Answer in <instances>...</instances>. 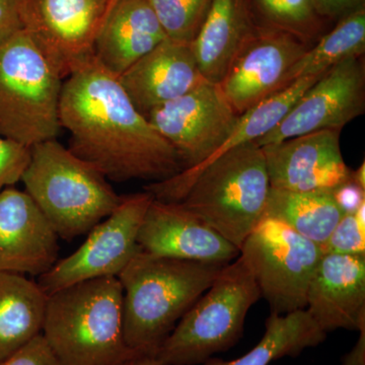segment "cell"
<instances>
[{"label": "cell", "mask_w": 365, "mask_h": 365, "mask_svg": "<svg viewBox=\"0 0 365 365\" xmlns=\"http://www.w3.org/2000/svg\"><path fill=\"white\" fill-rule=\"evenodd\" d=\"M66 79L59 119L74 155L115 182H163L182 172L176 150L95 57Z\"/></svg>", "instance_id": "cell-1"}, {"label": "cell", "mask_w": 365, "mask_h": 365, "mask_svg": "<svg viewBox=\"0 0 365 365\" xmlns=\"http://www.w3.org/2000/svg\"><path fill=\"white\" fill-rule=\"evenodd\" d=\"M225 266L139 250L118 276L123 289V333L129 349L155 357Z\"/></svg>", "instance_id": "cell-2"}, {"label": "cell", "mask_w": 365, "mask_h": 365, "mask_svg": "<svg viewBox=\"0 0 365 365\" xmlns=\"http://www.w3.org/2000/svg\"><path fill=\"white\" fill-rule=\"evenodd\" d=\"M42 335L61 365H116L137 354L125 342L118 277L83 281L50 294Z\"/></svg>", "instance_id": "cell-3"}, {"label": "cell", "mask_w": 365, "mask_h": 365, "mask_svg": "<svg viewBox=\"0 0 365 365\" xmlns=\"http://www.w3.org/2000/svg\"><path fill=\"white\" fill-rule=\"evenodd\" d=\"M21 182L64 241L88 234L122 200L100 170L56 139L31 148Z\"/></svg>", "instance_id": "cell-4"}, {"label": "cell", "mask_w": 365, "mask_h": 365, "mask_svg": "<svg viewBox=\"0 0 365 365\" xmlns=\"http://www.w3.org/2000/svg\"><path fill=\"white\" fill-rule=\"evenodd\" d=\"M260 297L253 273L239 256L182 317L155 359L162 365H203L227 351L241 340L247 314Z\"/></svg>", "instance_id": "cell-5"}, {"label": "cell", "mask_w": 365, "mask_h": 365, "mask_svg": "<svg viewBox=\"0 0 365 365\" xmlns=\"http://www.w3.org/2000/svg\"><path fill=\"white\" fill-rule=\"evenodd\" d=\"M269 190L263 150L250 143L209 163L179 203L241 250L263 220Z\"/></svg>", "instance_id": "cell-6"}, {"label": "cell", "mask_w": 365, "mask_h": 365, "mask_svg": "<svg viewBox=\"0 0 365 365\" xmlns=\"http://www.w3.org/2000/svg\"><path fill=\"white\" fill-rule=\"evenodd\" d=\"M63 81L25 30L0 43V136L29 148L56 139Z\"/></svg>", "instance_id": "cell-7"}, {"label": "cell", "mask_w": 365, "mask_h": 365, "mask_svg": "<svg viewBox=\"0 0 365 365\" xmlns=\"http://www.w3.org/2000/svg\"><path fill=\"white\" fill-rule=\"evenodd\" d=\"M240 252L271 313L306 309L309 282L324 254L319 245L283 222L263 218Z\"/></svg>", "instance_id": "cell-8"}, {"label": "cell", "mask_w": 365, "mask_h": 365, "mask_svg": "<svg viewBox=\"0 0 365 365\" xmlns=\"http://www.w3.org/2000/svg\"><path fill=\"white\" fill-rule=\"evenodd\" d=\"M153 199L148 191L122 196L118 207L88 232L73 254L40 276L38 284L43 292L49 297L83 281L118 277L140 250L137 235Z\"/></svg>", "instance_id": "cell-9"}, {"label": "cell", "mask_w": 365, "mask_h": 365, "mask_svg": "<svg viewBox=\"0 0 365 365\" xmlns=\"http://www.w3.org/2000/svg\"><path fill=\"white\" fill-rule=\"evenodd\" d=\"M116 0H23L24 30L63 79L86 62Z\"/></svg>", "instance_id": "cell-10"}, {"label": "cell", "mask_w": 365, "mask_h": 365, "mask_svg": "<svg viewBox=\"0 0 365 365\" xmlns=\"http://www.w3.org/2000/svg\"><path fill=\"white\" fill-rule=\"evenodd\" d=\"M237 118L220 83L208 81L158 106L146 116L176 150L182 170L195 168L211 157L232 131Z\"/></svg>", "instance_id": "cell-11"}, {"label": "cell", "mask_w": 365, "mask_h": 365, "mask_svg": "<svg viewBox=\"0 0 365 365\" xmlns=\"http://www.w3.org/2000/svg\"><path fill=\"white\" fill-rule=\"evenodd\" d=\"M364 112V61L362 56L351 57L324 72L279 123L255 143L262 148L312 132L341 130Z\"/></svg>", "instance_id": "cell-12"}, {"label": "cell", "mask_w": 365, "mask_h": 365, "mask_svg": "<svg viewBox=\"0 0 365 365\" xmlns=\"http://www.w3.org/2000/svg\"><path fill=\"white\" fill-rule=\"evenodd\" d=\"M307 50L304 41L285 31L255 28L220 83L237 114L287 88L288 71Z\"/></svg>", "instance_id": "cell-13"}, {"label": "cell", "mask_w": 365, "mask_h": 365, "mask_svg": "<svg viewBox=\"0 0 365 365\" xmlns=\"http://www.w3.org/2000/svg\"><path fill=\"white\" fill-rule=\"evenodd\" d=\"M340 132L326 129L262 146L273 189L331 191L351 180L340 148Z\"/></svg>", "instance_id": "cell-14"}, {"label": "cell", "mask_w": 365, "mask_h": 365, "mask_svg": "<svg viewBox=\"0 0 365 365\" xmlns=\"http://www.w3.org/2000/svg\"><path fill=\"white\" fill-rule=\"evenodd\" d=\"M58 239L26 191L0 192V272L40 277L58 261Z\"/></svg>", "instance_id": "cell-15"}, {"label": "cell", "mask_w": 365, "mask_h": 365, "mask_svg": "<svg viewBox=\"0 0 365 365\" xmlns=\"http://www.w3.org/2000/svg\"><path fill=\"white\" fill-rule=\"evenodd\" d=\"M146 253L202 263L227 264L239 258L240 250L189 212L179 202L153 199L137 235Z\"/></svg>", "instance_id": "cell-16"}, {"label": "cell", "mask_w": 365, "mask_h": 365, "mask_svg": "<svg viewBox=\"0 0 365 365\" xmlns=\"http://www.w3.org/2000/svg\"><path fill=\"white\" fill-rule=\"evenodd\" d=\"M307 311L327 334L365 328V256L324 253L309 282Z\"/></svg>", "instance_id": "cell-17"}, {"label": "cell", "mask_w": 365, "mask_h": 365, "mask_svg": "<svg viewBox=\"0 0 365 365\" xmlns=\"http://www.w3.org/2000/svg\"><path fill=\"white\" fill-rule=\"evenodd\" d=\"M137 111L148 116L158 106L181 97L205 79L190 43L163 40L118 76Z\"/></svg>", "instance_id": "cell-18"}, {"label": "cell", "mask_w": 365, "mask_h": 365, "mask_svg": "<svg viewBox=\"0 0 365 365\" xmlns=\"http://www.w3.org/2000/svg\"><path fill=\"white\" fill-rule=\"evenodd\" d=\"M323 74V73H322ZM319 76L297 79L287 88L262 101L258 105L242 113L235 126L217 150L205 162L192 169L182 170L176 176L165 181L151 182L144 190L150 192L155 200L163 202H180L193 184L194 180L209 165L228 151L255 143L269 133L276 126L304 91L318 81Z\"/></svg>", "instance_id": "cell-19"}, {"label": "cell", "mask_w": 365, "mask_h": 365, "mask_svg": "<svg viewBox=\"0 0 365 365\" xmlns=\"http://www.w3.org/2000/svg\"><path fill=\"white\" fill-rule=\"evenodd\" d=\"M167 38L146 0H116L98 34L93 54L120 76Z\"/></svg>", "instance_id": "cell-20"}, {"label": "cell", "mask_w": 365, "mask_h": 365, "mask_svg": "<svg viewBox=\"0 0 365 365\" xmlns=\"http://www.w3.org/2000/svg\"><path fill=\"white\" fill-rule=\"evenodd\" d=\"M254 30L247 0H211L198 32L190 43L204 78L222 83Z\"/></svg>", "instance_id": "cell-21"}, {"label": "cell", "mask_w": 365, "mask_h": 365, "mask_svg": "<svg viewBox=\"0 0 365 365\" xmlns=\"http://www.w3.org/2000/svg\"><path fill=\"white\" fill-rule=\"evenodd\" d=\"M47 302L38 282L0 272V362L42 334Z\"/></svg>", "instance_id": "cell-22"}, {"label": "cell", "mask_w": 365, "mask_h": 365, "mask_svg": "<svg viewBox=\"0 0 365 365\" xmlns=\"http://www.w3.org/2000/svg\"><path fill=\"white\" fill-rule=\"evenodd\" d=\"M327 338L307 309L287 314L271 313L265 322V333L253 349L240 359L212 357L203 365H269L283 357H297L307 348L317 347Z\"/></svg>", "instance_id": "cell-23"}, {"label": "cell", "mask_w": 365, "mask_h": 365, "mask_svg": "<svg viewBox=\"0 0 365 365\" xmlns=\"http://www.w3.org/2000/svg\"><path fill=\"white\" fill-rule=\"evenodd\" d=\"M343 215L331 191L269 190L263 218L278 220L323 246Z\"/></svg>", "instance_id": "cell-24"}, {"label": "cell", "mask_w": 365, "mask_h": 365, "mask_svg": "<svg viewBox=\"0 0 365 365\" xmlns=\"http://www.w3.org/2000/svg\"><path fill=\"white\" fill-rule=\"evenodd\" d=\"M365 52V9L359 6L342 19L318 44L307 49L288 71L285 86L297 79L319 76L351 57L364 56Z\"/></svg>", "instance_id": "cell-25"}, {"label": "cell", "mask_w": 365, "mask_h": 365, "mask_svg": "<svg viewBox=\"0 0 365 365\" xmlns=\"http://www.w3.org/2000/svg\"><path fill=\"white\" fill-rule=\"evenodd\" d=\"M169 39L191 43L211 0H146Z\"/></svg>", "instance_id": "cell-26"}, {"label": "cell", "mask_w": 365, "mask_h": 365, "mask_svg": "<svg viewBox=\"0 0 365 365\" xmlns=\"http://www.w3.org/2000/svg\"><path fill=\"white\" fill-rule=\"evenodd\" d=\"M255 6L269 23L304 41L314 33L318 13L313 0H254Z\"/></svg>", "instance_id": "cell-27"}, {"label": "cell", "mask_w": 365, "mask_h": 365, "mask_svg": "<svg viewBox=\"0 0 365 365\" xmlns=\"http://www.w3.org/2000/svg\"><path fill=\"white\" fill-rule=\"evenodd\" d=\"M321 248L323 253L365 256V227L354 215H344Z\"/></svg>", "instance_id": "cell-28"}, {"label": "cell", "mask_w": 365, "mask_h": 365, "mask_svg": "<svg viewBox=\"0 0 365 365\" xmlns=\"http://www.w3.org/2000/svg\"><path fill=\"white\" fill-rule=\"evenodd\" d=\"M31 160V148L0 136V192L21 181Z\"/></svg>", "instance_id": "cell-29"}, {"label": "cell", "mask_w": 365, "mask_h": 365, "mask_svg": "<svg viewBox=\"0 0 365 365\" xmlns=\"http://www.w3.org/2000/svg\"><path fill=\"white\" fill-rule=\"evenodd\" d=\"M0 365H61L42 334Z\"/></svg>", "instance_id": "cell-30"}, {"label": "cell", "mask_w": 365, "mask_h": 365, "mask_svg": "<svg viewBox=\"0 0 365 365\" xmlns=\"http://www.w3.org/2000/svg\"><path fill=\"white\" fill-rule=\"evenodd\" d=\"M23 0H0V43L24 30Z\"/></svg>", "instance_id": "cell-31"}, {"label": "cell", "mask_w": 365, "mask_h": 365, "mask_svg": "<svg viewBox=\"0 0 365 365\" xmlns=\"http://www.w3.org/2000/svg\"><path fill=\"white\" fill-rule=\"evenodd\" d=\"M333 196L343 215H354L355 211L365 202V189L350 180L334 190Z\"/></svg>", "instance_id": "cell-32"}, {"label": "cell", "mask_w": 365, "mask_h": 365, "mask_svg": "<svg viewBox=\"0 0 365 365\" xmlns=\"http://www.w3.org/2000/svg\"><path fill=\"white\" fill-rule=\"evenodd\" d=\"M314 9L319 16H335L356 9L360 0H313Z\"/></svg>", "instance_id": "cell-33"}, {"label": "cell", "mask_w": 365, "mask_h": 365, "mask_svg": "<svg viewBox=\"0 0 365 365\" xmlns=\"http://www.w3.org/2000/svg\"><path fill=\"white\" fill-rule=\"evenodd\" d=\"M341 365H365V328L359 331V340L344 355Z\"/></svg>", "instance_id": "cell-34"}, {"label": "cell", "mask_w": 365, "mask_h": 365, "mask_svg": "<svg viewBox=\"0 0 365 365\" xmlns=\"http://www.w3.org/2000/svg\"><path fill=\"white\" fill-rule=\"evenodd\" d=\"M116 365H162L157 359L150 355L135 354L130 359L124 360Z\"/></svg>", "instance_id": "cell-35"}, {"label": "cell", "mask_w": 365, "mask_h": 365, "mask_svg": "<svg viewBox=\"0 0 365 365\" xmlns=\"http://www.w3.org/2000/svg\"><path fill=\"white\" fill-rule=\"evenodd\" d=\"M364 163L360 165L356 170H352L351 180L355 184L359 185L362 189H365V180H364Z\"/></svg>", "instance_id": "cell-36"}]
</instances>
